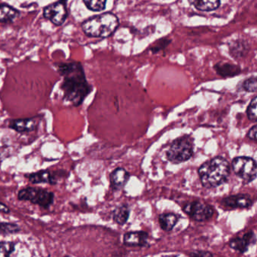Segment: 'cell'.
Masks as SVG:
<instances>
[{
    "label": "cell",
    "instance_id": "6da1fadb",
    "mask_svg": "<svg viewBox=\"0 0 257 257\" xmlns=\"http://www.w3.org/2000/svg\"><path fill=\"white\" fill-rule=\"evenodd\" d=\"M55 66L63 77L61 84L63 100L76 107L81 106L93 90V87L87 81L82 63L59 62L55 63Z\"/></svg>",
    "mask_w": 257,
    "mask_h": 257
},
{
    "label": "cell",
    "instance_id": "7a4b0ae2",
    "mask_svg": "<svg viewBox=\"0 0 257 257\" xmlns=\"http://www.w3.org/2000/svg\"><path fill=\"white\" fill-rule=\"evenodd\" d=\"M198 174L204 187H217L228 179L230 165L226 159L218 156L203 164L198 169Z\"/></svg>",
    "mask_w": 257,
    "mask_h": 257
},
{
    "label": "cell",
    "instance_id": "3957f363",
    "mask_svg": "<svg viewBox=\"0 0 257 257\" xmlns=\"http://www.w3.org/2000/svg\"><path fill=\"white\" fill-rule=\"evenodd\" d=\"M119 25L118 19L113 13H106L92 16L81 25L84 34L93 38H107L115 33Z\"/></svg>",
    "mask_w": 257,
    "mask_h": 257
},
{
    "label": "cell",
    "instance_id": "277c9868",
    "mask_svg": "<svg viewBox=\"0 0 257 257\" xmlns=\"http://www.w3.org/2000/svg\"><path fill=\"white\" fill-rule=\"evenodd\" d=\"M194 141L191 137L177 138L167 151V158L174 164H180L191 159L194 153Z\"/></svg>",
    "mask_w": 257,
    "mask_h": 257
},
{
    "label": "cell",
    "instance_id": "5b68a950",
    "mask_svg": "<svg viewBox=\"0 0 257 257\" xmlns=\"http://www.w3.org/2000/svg\"><path fill=\"white\" fill-rule=\"evenodd\" d=\"M19 199L21 201H29L34 204L48 208L54 202L55 195L52 192L40 188L28 187L19 192Z\"/></svg>",
    "mask_w": 257,
    "mask_h": 257
},
{
    "label": "cell",
    "instance_id": "8992f818",
    "mask_svg": "<svg viewBox=\"0 0 257 257\" xmlns=\"http://www.w3.org/2000/svg\"><path fill=\"white\" fill-rule=\"evenodd\" d=\"M234 174L247 183L255 180L256 177V163L249 157H237L232 161Z\"/></svg>",
    "mask_w": 257,
    "mask_h": 257
},
{
    "label": "cell",
    "instance_id": "52a82bcc",
    "mask_svg": "<svg viewBox=\"0 0 257 257\" xmlns=\"http://www.w3.org/2000/svg\"><path fill=\"white\" fill-rule=\"evenodd\" d=\"M69 16L67 2L61 0L46 6L43 9V17L57 27L62 26Z\"/></svg>",
    "mask_w": 257,
    "mask_h": 257
},
{
    "label": "cell",
    "instance_id": "ba28073f",
    "mask_svg": "<svg viewBox=\"0 0 257 257\" xmlns=\"http://www.w3.org/2000/svg\"><path fill=\"white\" fill-rule=\"evenodd\" d=\"M183 210L196 221L207 220L210 219L213 214V210L211 206L199 201L189 203L185 206Z\"/></svg>",
    "mask_w": 257,
    "mask_h": 257
},
{
    "label": "cell",
    "instance_id": "9c48e42d",
    "mask_svg": "<svg viewBox=\"0 0 257 257\" xmlns=\"http://www.w3.org/2000/svg\"><path fill=\"white\" fill-rule=\"evenodd\" d=\"M39 125V120L37 117L34 118H16L9 123V127L18 133H31L37 130Z\"/></svg>",
    "mask_w": 257,
    "mask_h": 257
},
{
    "label": "cell",
    "instance_id": "30bf717a",
    "mask_svg": "<svg viewBox=\"0 0 257 257\" xmlns=\"http://www.w3.org/2000/svg\"><path fill=\"white\" fill-rule=\"evenodd\" d=\"M21 12L7 4H0V24L10 25L20 16Z\"/></svg>",
    "mask_w": 257,
    "mask_h": 257
},
{
    "label": "cell",
    "instance_id": "8fae6325",
    "mask_svg": "<svg viewBox=\"0 0 257 257\" xmlns=\"http://www.w3.org/2000/svg\"><path fill=\"white\" fill-rule=\"evenodd\" d=\"M223 203L227 207H232V208H246L252 205V201L249 195H231L223 200Z\"/></svg>",
    "mask_w": 257,
    "mask_h": 257
},
{
    "label": "cell",
    "instance_id": "7c38bea8",
    "mask_svg": "<svg viewBox=\"0 0 257 257\" xmlns=\"http://www.w3.org/2000/svg\"><path fill=\"white\" fill-rule=\"evenodd\" d=\"M254 242H255V235L253 233L249 232L244 234L242 237L233 239L230 242V246L240 252H244L245 251L247 250L248 246Z\"/></svg>",
    "mask_w": 257,
    "mask_h": 257
},
{
    "label": "cell",
    "instance_id": "4fadbf2b",
    "mask_svg": "<svg viewBox=\"0 0 257 257\" xmlns=\"http://www.w3.org/2000/svg\"><path fill=\"white\" fill-rule=\"evenodd\" d=\"M129 177H130V174L124 168H117L110 175L112 187L115 190L121 189L125 186Z\"/></svg>",
    "mask_w": 257,
    "mask_h": 257
},
{
    "label": "cell",
    "instance_id": "5bb4252c",
    "mask_svg": "<svg viewBox=\"0 0 257 257\" xmlns=\"http://www.w3.org/2000/svg\"><path fill=\"white\" fill-rule=\"evenodd\" d=\"M148 234L145 231H132L124 235V243L128 246H144L147 243Z\"/></svg>",
    "mask_w": 257,
    "mask_h": 257
},
{
    "label": "cell",
    "instance_id": "9a60e30c",
    "mask_svg": "<svg viewBox=\"0 0 257 257\" xmlns=\"http://www.w3.org/2000/svg\"><path fill=\"white\" fill-rule=\"evenodd\" d=\"M28 179L32 183H56L55 176L49 171H40L38 172L33 173L28 176Z\"/></svg>",
    "mask_w": 257,
    "mask_h": 257
},
{
    "label": "cell",
    "instance_id": "2e32d148",
    "mask_svg": "<svg viewBox=\"0 0 257 257\" xmlns=\"http://www.w3.org/2000/svg\"><path fill=\"white\" fill-rule=\"evenodd\" d=\"M214 68L222 77H231L240 73V69L237 66L228 63H219Z\"/></svg>",
    "mask_w": 257,
    "mask_h": 257
},
{
    "label": "cell",
    "instance_id": "e0dca14e",
    "mask_svg": "<svg viewBox=\"0 0 257 257\" xmlns=\"http://www.w3.org/2000/svg\"><path fill=\"white\" fill-rule=\"evenodd\" d=\"M189 4L193 5L195 9L203 12H210L217 10L220 6V1L218 0H195L189 1Z\"/></svg>",
    "mask_w": 257,
    "mask_h": 257
},
{
    "label": "cell",
    "instance_id": "ac0fdd59",
    "mask_svg": "<svg viewBox=\"0 0 257 257\" xmlns=\"http://www.w3.org/2000/svg\"><path fill=\"white\" fill-rule=\"evenodd\" d=\"M178 217L174 213H163L159 216V224L162 229L170 231L177 224Z\"/></svg>",
    "mask_w": 257,
    "mask_h": 257
},
{
    "label": "cell",
    "instance_id": "d6986e66",
    "mask_svg": "<svg viewBox=\"0 0 257 257\" xmlns=\"http://www.w3.org/2000/svg\"><path fill=\"white\" fill-rule=\"evenodd\" d=\"M130 210L127 205H121L117 207L113 213V219L119 225L126 223L129 217Z\"/></svg>",
    "mask_w": 257,
    "mask_h": 257
},
{
    "label": "cell",
    "instance_id": "ffe728a7",
    "mask_svg": "<svg viewBox=\"0 0 257 257\" xmlns=\"http://www.w3.org/2000/svg\"><path fill=\"white\" fill-rule=\"evenodd\" d=\"M83 4L88 10L92 12H102L106 9V1L102 0H84Z\"/></svg>",
    "mask_w": 257,
    "mask_h": 257
},
{
    "label": "cell",
    "instance_id": "44dd1931",
    "mask_svg": "<svg viewBox=\"0 0 257 257\" xmlns=\"http://www.w3.org/2000/svg\"><path fill=\"white\" fill-rule=\"evenodd\" d=\"M15 249V244L12 242L0 241V257H10Z\"/></svg>",
    "mask_w": 257,
    "mask_h": 257
},
{
    "label": "cell",
    "instance_id": "7402d4cb",
    "mask_svg": "<svg viewBox=\"0 0 257 257\" xmlns=\"http://www.w3.org/2000/svg\"><path fill=\"white\" fill-rule=\"evenodd\" d=\"M20 231L19 225L13 223L1 222L0 223V234H13Z\"/></svg>",
    "mask_w": 257,
    "mask_h": 257
},
{
    "label": "cell",
    "instance_id": "603a6c76",
    "mask_svg": "<svg viewBox=\"0 0 257 257\" xmlns=\"http://www.w3.org/2000/svg\"><path fill=\"white\" fill-rule=\"evenodd\" d=\"M256 104L257 97H254L246 109V115H247L248 118L253 122L256 121Z\"/></svg>",
    "mask_w": 257,
    "mask_h": 257
},
{
    "label": "cell",
    "instance_id": "cb8c5ba5",
    "mask_svg": "<svg viewBox=\"0 0 257 257\" xmlns=\"http://www.w3.org/2000/svg\"><path fill=\"white\" fill-rule=\"evenodd\" d=\"M256 86L257 81L255 77L249 78L243 83V88L247 92H255Z\"/></svg>",
    "mask_w": 257,
    "mask_h": 257
},
{
    "label": "cell",
    "instance_id": "d4e9b609",
    "mask_svg": "<svg viewBox=\"0 0 257 257\" xmlns=\"http://www.w3.org/2000/svg\"><path fill=\"white\" fill-rule=\"evenodd\" d=\"M257 126L253 125L252 127H251L250 130L248 132L247 136L251 141H254L255 142L256 141V133H257Z\"/></svg>",
    "mask_w": 257,
    "mask_h": 257
},
{
    "label": "cell",
    "instance_id": "484cf974",
    "mask_svg": "<svg viewBox=\"0 0 257 257\" xmlns=\"http://www.w3.org/2000/svg\"><path fill=\"white\" fill-rule=\"evenodd\" d=\"M192 257H213L210 252L206 251H197L192 253Z\"/></svg>",
    "mask_w": 257,
    "mask_h": 257
},
{
    "label": "cell",
    "instance_id": "4316f807",
    "mask_svg": "<svg viewBox=\"0 0 257 257\" xmlns=\"http://www.w3.org/2000/svg\"><path fill=\"white\" fill-rule=\"evenodd\" d=\"M0 212H3V213H10V210L7 206H6L5 204H3V203L0 202Z\"/></svg>",
    "mask_w": 257,
    "mask_h": 257
}]
</instances>
